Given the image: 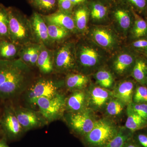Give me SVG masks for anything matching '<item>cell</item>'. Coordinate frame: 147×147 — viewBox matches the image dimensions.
<instances>
[{"mask_svg": "<svg viewBox=\"0 0 147 147\" xmlns=\"http://www.w3.org/2000/svg\"><path fill=\"white\" fill-rule=\"evenodd\" d=\"M30 68L19 58L0 60V99L13 98L28 88L32 80Z\"/></svg>", "mask_w": 147, "mask_h": 147, "instance_id": "6da1fadb", "label": "cell"}, {"mask_svg": "<svg viewBox=\"0 0 147 147\" xmlns=\"http://www.w3.org/2000/svg\"><path fill=\"white\" fill-rule=\"evenodd\" d=\"M8 9L10 41L21 47L36 42L30 19L15 7H9Z\"/></svg>", "mask_w": 147, "mask_h": 147, "instance_id": "7a4b0ae2", "label": "cell"}, {"mask_svg": "<svg viewBox=\"0 0 147 147\" xmlns=\"http://www.w3.org/2000/svg\"><path fill=\"white\" fill-rule=\"evenodd\" d=\"M120 125L113 120L99 117L91 131L82 137L86 147H105L115 137Z\"/></svg>", "mask_w": 147, "mask_h": 147, "instance_id": "3957f363", "label": "cell"}, {"mask_svg": "<svg viewBox=\"0 0 147 147\" xmlns=\"http://www.w3.org/2000/svg\"><path fill=\"white\" fill-rule=\"evenodd\" d=\"M64 87V80L41 78L32 84L27 89L26 100L30 104L34 105L38 98L54 96L61 93Z\"/></svg>", "mask_w": 147, "mask_h": 147, "instance_id": "277c9868", "label": "cell"}, {"mask_svg": "<svg viewBox=\"0 0 147 147\" xmlns=\"http://www.w3.org/2000/svg\"><path fill=\"white\" fill-rule=\"evenodd\" d=\"M99 117L96 113L87 108L78 113H65L63 118L71 131L83 137L91 131Z\"/></svg>", "mask_w": 147, "mask_h": 147, "instance_id": "5b68a950", "label": "cell"}, {"mask_svg": "<svg viewBox=\"0 0 147 147\" xmlns=\"http://www.w3.org/2000/svg\"><path fill=\"white\" fill-rule=\"evenodd\" d=\"M76 67L80 73L93 74L103 67L101 57L97 51L85 44H80L76 49Z\"/></svg>", "mask_w": 147, "mask_h": 147, "instance_id": "8992f818", "label": "cell"}, {"mask_svg": "<svg viewBox=\"0 0 147 147\" xmlns=\"http://www.w3.org/2000/svg\"><path fill=\"white\" fill-rule=\"evenodd\" d=\"M66 96L61 92L50 97L38 98L35 105L38 107L40 113L47 122L63 117L65 112Z\"/></svg>", "mask_w": 147, "mask_h": 147, "instance_id": "52a82bcc", "label": "cell"}, {"mask_svg": "<svg viewBox=\"0 0 147 147\" xmlns=\"http://www.w3.org/2000/svg\"><path fill=\"white\" fill-rule=\"evenodd\" d=\"M54 71L69 73L77 69L76 49L72 43L62 45L53 51Z\"/></svg>", "mask_w": 147, "mask_h": 147, "instance_id": "ba28073f", "label": "cell"}, {"mask_svg": "<svg viewBox=\"0 0 147 147\" xmlns=\"http://www.w3.org/2000/svg\"><path fill=\"white\" fill-rule=\"evenodd\" d=\"M88 108L98 114L102 113L105 106L114 97L112 91L91 83L87 88Z\"/></svg>", "mask_w": 147, "mask_h": 147, "instance_id": "9c48e42d", "label": "cell"}, {"mask_svg": "<svg viewBox=\"0 0 147 147\" xmlns=\"http://www.w3.org/2000/svg\"><path fill=\"white\" fill-rule=\"evenodd\" d=\"M14 111L24 131L44 126L48 123L39 112L22 107L14 108Z\"/></svg>", "mask_w": 147, "mask_h": 147, "instance_id": "30bf717a", "label": "cell"}, {"mask_svg": "<svg viewBox=\"0 0 147 147\" xmlns=\"http://www.w3.org/2000/svg\"><path fill=\"white\" fill-rule=\"evenodd\" d=\"M0 127L5 134L11 138L18 137L24 131L15 114L14 108L11 106L5 108L0 119Z\"/></svg>", "mask_w": 147, "mask_h": 147, "instance_id": "8fae6325", "label": "cell"}, {"mask_svg": "<svg viewBox=\"0 0 147 147\" xmlns=\"http://www.w3.org/2000/svg\"><path fill=\"white\" fill-rule=\"evenodd\" d=\"M137 57L132 53L121 54L113 61L110 70L115 77L130 76Z\"/></svg>", "mask_w": 147, "mask_h": 147, "instance_id": "7c38bea8", "label": "cell"}, {"mask_svg": "<svg viewBox=\"0 0 147 147\" xmlns=\"http://www.w3.org/2000/svg\"><path fill=\"white\" fill-rule=\"evenodd\" d=\"M30 19L35 42L47 47L51 45L47 24L42 15L34 11Z\"/></svg>", "mask_w": 147, "mask_h": 147, "instance_id": "4fadbf2b", "label": "cell"}, {"mask_svg": "<svg viewBox=\"0 0 147 147\" xmlns=\"http://www.w3.org/2000/svg\"><path fill=\"white\" fill-rule=\"evenodd\" d=\"M137 83L132 78H126L116 82L112 91L113 96L122 101L127 106L132 102Z\"/></svg>", "mask_w": 147, "mask_h": 147, "instance_id": "5bb4252c", "label": "cell"}, {"mask_svg": "<svg viewBox=\"0 0 147 147\" xmlns=\"http://www.w3.org/2000/svg\"><path fill=\"white\" fill-rule=\"evenodd\" d=\"M87 90L71 92L66 96L65 113H78L88 108Z\"/></svg>", "mask_w": 147, "mask_h": 147, "instance_id": "9a60e30c", "label": "cell"}, {"mask_svg": "<svg viewBox=\"0 0 147 147\" xmlns=\"http://www.w3.org/2000/svg\"><path fill=\"white\" fill-rule=\"evenodd\" d=\"M127 105L115 97L110 99L102 113V117L113 120L118 123L126 116Z\"/></svg>", "mask_w": 147, "mask_h": 147, "instance_id": "2e32d148", "label": "cell"}, {"mask_svg": "<svg viewBox=\"0 0 147 147\" xmlns=\"http://www.w3.org/2000/svg\"><path fill=\"white\" fill-rule=\"evenodd\" d=\"M65 88L68 91L87 89L91 84L89 75L80 72L67 74L64 80Z\"/></svg>", "mask_w": 147, "mask_h": 147, "instance_id": "e0dca14e", "label": "cell"}, {"mask_svg": "<svg viewBox=\"0 0 147 147\" xmlns=\"http://www.w3.org/2000/svg\"><path fill=\"white\" fill-rule=\"evenodd\" d=\"M42 16L46 22L63 27L69 31L74 32L76 30L73 18L69 13L58 10Z\"/></svg>", "mask_w": 147, "mask_h": 147, "instance_id": "ac0fdd59", "label": "cell"}, {"mask_svg": "<svg viewBox=\"0 0 147 147\" xmlns=\"http://www.w3.org/2000/svg\"><path fill=\"white\" fill-rule=\"evenodd\" d=\"M42 45L33 42L22 46L18 54V58L30 67L36 66Z\"/></svg>", "mask_w": 147, "mask_h": 147, "instance_id": "d6986e66", "label": "cell"}, {"mask_svg": "<svg viewBox=\"0 0 147 147\" xmlns=\"http://www.w3.org/2000/svg\"><path fill=\"white\" fill-rule=\"evenodd\" d=\"M36 66L43 74H50L54 71L53 51L42 44L37 61Z\"/></svg>", "mask_w": 147, "mask_h": 147, "instance_id": "ffe728a7", "label": "cell"}, {"mask_svg": "<svg viewBox=\"0 0 147 147\" xmlns=\"http://www.w3.org/2000/svg\"><path fill=\"white\" fill-rule=\"evenodd\" d=\"M96 85L105 89L112 91L116 83L115 76L109 69L102 67L93 74Z\"/></svg>", "mask_w": 147, "mask_h": 147, "instance_id": "44dd1931", "label": "cell"}, {"mask_svg": "<svg viewBox=\"0 0 147 147\" xmlns=\"http://www.w3.org/2000/svg\"><path fill=\"white\" fill-rule=\"evenodd\" d=\"M130 77L138 84L147 86V58L137 57Z\"/></svg>", "mask_w": 147, "mask_h": 147, "instance_id": "7402d4cb", "label": "cell"}, {"mask_svg": "<svg viewBox=\"0 0 147 147\" xmlns=\"http://www.w3.org/2000/svg\"><path fill=\"white\" fill-rule=\"evenodd\" d=\"M21 46L9 39L0 40V60H13L18 57Z\"/></svg>", "mask_w": 147, "mask_h": 147, "instance_id": "603a6c76", "label": "cell"}, {"mask_svg": "<svg viewBox=\"0 0 147 147\" xmlns=\"http://www.w3.org/2000/svg\"><path fill=\"white\" fill-rule=\"evenodd\" d=\"M127 118L124 125L129 131H135L147 128V121L127 108Z\"/></svg>", "mask_w": 147, "mask_h": 147, "instance_id": "cb8c5ba5", "label": "cell"}, {"mask_svg": "<svg viewBox=\"0 0 147 147\" xmlns=\"http://www.w3.org/2000/svg\"><path fill=\"white\" fill-rule=\"evenodd\" d=\"M92 36L95 42L102 47H111L115 42L113 35L106 29H95L92 32Z\"/></svg>", "mask_w": 147, "mask_h": 147, "instance_id": "d4e9b609", "label": "cell"}, {"mask_svg": "<svg viewBox=\"0 0 147 147\" xmlns=\"http://www.w3.org/2000/svg\"><path fill=\"white\" fill-rule=\"evenodd\" d=\"M134 17L131 34L134 39L147 36V21L132 10Z\"/></svg>", "mask_w": 147, "mask_h": 147, "instance_id": "484cf974", "label": "cell"}, {"mask_svg": "<svg viewBox=\"0 0 147 147\" xmlns=\"http://www.w3.org/2000/svg\"><path fill=\"white\" fill-rule=\"evenodd\" d=\"M45 22L48 29L50 44L61 42L68 36L69 31L66 29L55 24Z\"/></svg>", "mask_w": 147, "mask_h": 147, "instance_id": "4316f807", "label": "cell"}, {"mask_svg": "<svg viewBox=\"0 0 147 147\" xmlns=\"http://www.w3.org/2000/svg\"><path fill=\"white\" fill-rule=\"evenodd\" d=\"M133 133L124 126L120 125L117 133L105 147H124L127 141L132 138Z\"/></svg>", "mask_w": 147, "mask_h": 147, "instance_id": "83f0119b", "label": "cell"}, {"mask_svg": "<svg viewBox=\"0 0 147 147\" xmlns=\"http://www.w3.org/2000/svg\"><path fill=\"white\" fill-rule=\"evenodd\" d=\"M34 8L44 13H52L58 6L57 0H27Z\"/></svg>", "mask_w": 147, "mask_h": 147, "instance_id": "f1b7e54d", "label": "cell"}, {"mask_svg": "<svg viewBox=\"0 0 147 147\" xmlns=\"http://www.w3.org/2000/svg\"><path fill=\"white\" fill-rule=\"evenodd\" d=\"M8 7L0 3V40L9 39Z\"/></svg>", "mask_w": 147, "mask_h": 147, "instance_id": "f546056e", "label": "cell"}, {"mask_svg": "<svg viewBox=\"0 0 147 147\" xmlns=\"http://www.w3.org/2000/svg\"><path fill=\"white\" fill-rule=\"evenodd\" d=\"M76 30L81 31L85 30L86 28L88 20V12L85 7H80L74 12V18Z\"/></svg>", "mask_w": 147, "mask_h": 147, "instance_id": "4dcf8cb0", "label": "cell"}, {"mask_svg": "<svg viewBox=\"0 0 147 147\" xmlns=\"http://www.w3.org/2000/svg\"><path fill=\"white\" fill-rule=\"evenodd\" d=\"M115 16L122 28L126 30L130 28L132 21L128 11L123 9H118L115 12Z\"/></svg>", "mask_w": 147, "mask_h": 147, "instance_id": "1f68e13d", "label": "cell"}, {"mask_svg": "<svg viewBox=\"0 0 147 147\" xmlns=\"http://www.w3.org/2000/svg\"><path fill=\"white\" fill-rule=\"evenodd\" d=\"M132 102L135 103L147 102V86L137 83Z\"/></svg>", "mask_w": 147, "mask_h": 147, "instance_id": "d6a6232c", "label": "cell"}, {"mask_svg": "<svg viewBox=\"0 0 147 147\" xmlns=\"http://www.w3.org/2000/svg\"><path fill=\"white\" fill-rule=\"evenodd\" d=\"M127 108L147 121V102L135 103L131 102Z\"/></svg>", "mask_w": 147, "mask_h": 147, "instance_id": "836d02e7", "label": "cell"}, {"mask_svg": "<svg viewBox=\"0 0 147 147\" xmlns=\"http://www.w3.org/2000/svg\"><path fill=\"white\" fill-rule=\"evenodd\" d=\"M131 46L134 50L144 54L147 58V36L136 38L132 42Z\"/></svg>", "mask_w": 147, "mask_h": 147, "instance_id": "e575fe53", "label": "cell"}, {"mask_svg": "<svg viewBox=\"0 0 147 147\" xmlns=\"http://www.w3.org/2000/svg\"><path fill=\"white\" fill-rule=\"evenodd\" d=\"M107 12V9L105 6L100 3H96L93 5L91 15L92 18L95 20H100L104 18Z\"/></svg>", "mask_w": 147, "mask_h": 147, "instance_id": "d590c367", "label": "cell"}, {"mask_svg": "<svg viewBox=\"0 0 147 147\" xmlns=\"http://www.w3.org/2000/svg\"><path fill=\"white\" fill-rule=\"evenodd\" d=\"M146 129L135 131L132 136L134 141L141 147H147V130Z\"/></svg>", "mask_w": 147, "mask_h": 147, "instance_id": "8d00e7d4", "label": "cell"}, {"mask_svg": "<svg viewBox=\"0 0 147 147\" xmlns=\"http://www.w3.org/2000/svg\"><path fill=\"white\" fill-rule=\"evenodd\" d=\"M59 10L65 13H69L74 6L70 0H57Z\"/></svg>", "mask_w": 147, "mask_h": 147, "instance_id": "74e56055", "label": "cell"}, {"mask_svg": "<svg viewBox=\"0 0 147 147\" xmlns=\"http://www.w3.org/2000/svg\"><path fill=\"white\" fill-rule=\"evenodd\" d=\"M138 11H146L147 9V0H127Z\"/></svg>", "mask_w": 147, "mask_h": 147, "instance_id": "f35d334b", "label": "cell"}, {"mask_svg": "<svg viewBox=\"0 0 147 147\" xmlns=\"http://www.w3.org/2000/svg\"><path fill=\"white\" fill-rule=\"evenodd\" d=\"M124 147H141L138 144L134 141L133 138L129 139L125 143Z\"/></svg>", "mask_w": 147, "mask_h": 147, "instance_id": "ab89813d", "label": "cell"}, {"mask_svg": "<svg viewBox=\"0 0 147 147\" xmlns=\"http://www.w3.org/2000/svg\"><path fill=\"white\" fill-rule=\"evenodd\" d=\"M70 1L73 4V5H74L83 3L86 1V0H70Z\"/></svg>", "mask_w": 147, "mask_h": 147, "instance_id": "60d3db41", "label": "cell"}, {"mask_svg": "<svg viewBox=\"0 0 147 147\" xmlns=\"http://www.w3.org/2000/svg\"><path fill=\"white\" fill-rule=\"evenodd\" d=\"M0 147H9L5 144V142L3 141H0Z\"/></svg>", "mask_w": 147, "mask_h": 147, "instance_id": "b9f144b4", "label": "cell"}, {"mask_svg": "<svg viewBox=\"0 0 147 147\" xmlns=\"http://www.w3.org/2000/svg\"></svg>", "mask_w": 147, "mask_h": 147, "instance_id": "7bdbcfd3", "label": "cell"}]
</instances>
